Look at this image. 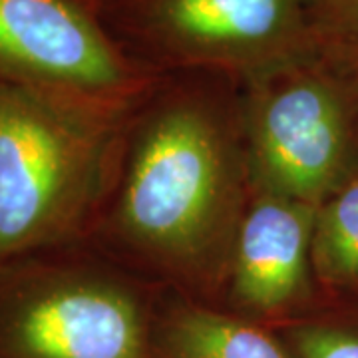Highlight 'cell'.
Masks as SVG:
<instances>
[{"mask_svg": "<svg viewBox=\"0 0 358 358\" xmlns=\"http://www.w3.org/2000/svg\"><path fill=\"white\" fill-rule=\"evenodd\" d=\"M253 189L241 84L164 74L126 117L86 245L162 291L219 305Z\"/></svg>", "mask_w": 358, "mask_h": 358, "instance_id": "obj_1", "label": "cell"}, {"mask_svg": "<svg viewBox=\"0 0 358 358\" xmlns=\"http://www.w3.org/2000/svg\"><path fill=\"white\" fill-rule=\"evenodd\" d=\"M128 114L0 82V265L88 241L110 195Z\"/></svg>", "mask_w": 358, "mask_h": 358, "instance_id": "obj_2", "label": "cell"}, {"mask_svg": "<svg viewBox=\"0 0 358 358\" xmlns=\"http://www.w3.org/2000/svg\"><path fill=\"white\" fill-rule=\"evenodd\" d=\"M164 291L86 243L0 265V358H155Z\"/></svg>", "mask_w": 358, "mask_h": 358, "instance_id": "obj_3", "label": "cell"}, {"mask_svg": "<svg viewBox=\"0 0 358 358\" xmlns=\"http://www.w3.org/2000/svg\"><path fill=\"white\" fill-rule=\"evenodd\" d=\"M103 22L145 70L247 84L319 54L315 0H100Z\"/></svg>", "mask_w": 358, "mask_h": 358, "instance_id": "obj_4", "label": "cell"}, {"mask_svg": "<svg viewBox=\"0 0 358 358\" xmlns=\"http://www.w3.org/2000/svg\"><path fill=\"white\" fill-rule=\"evenodd\" d=\"M241 88L253 185L319 207L358 167V72L315 54Z\"/></svg>", "mask_w": 358, "mask_h": 358, "instance_id": "obj_5", "label": "cell"}, {"mask_svg": "<svg viewBox=\"0 0 358 358\" xmlns=\"http://www.w3.org/2000/svg\"><path fill=\"white\" fill-rule=\"evenodd\" d=\"M157 78L120 46L100 0H0V82L126 115Z\"/></svg>", "mask_w": 358, "mask_h": 358, "instance_id": "obj_6", "label": "cell"}, {"mask_svg": "<svg viewBox=\"0 0 358 358\" xmlns=\"http://www.w3.org/2000/svg\"><path fill=\"white\" fill-rule=\"evenodd\" d=\"M317 205L253 189L231 249L219 307L281 327L322 307L313 271Z\"/></svg>", "mask_w": 358, "mask_h": 358, "instance_id": "obj_7", "label": "cell"}, {"mask_svg": "<svg viewBox=\"0 0 358 358\" xmlns=\"http://www.w3.org/2000/svg\"><path fill=\"white\" fill-rule=\"evenodd\" d=\"M155 358H296L273 327L227 308L164 291Z\"/></svg>", "mask_w": 358, "mask_h": 358, "instance_id": "obj_8", "label": "cell"}, {"mask_svg": "<svg viewBox=\"0 0 358 358\" xmlns=\"http://www.w3.org/2000/svg\"><path fill=\"white\" fill-rule=\"evenodd\" d=\"M313 271L324 305L358 294V167L317 207Z\"/></svg>", "mask_w": 358, "mask_h": 358, "instance_id": "obj_9", "label": "cell"}, {"mask_svg": "<svg viewBox=\"0 0 358 358\" xmlns=\"http://www.w3.org/2000/svg\"><path fill=\"white\" fill-rule=\"evenodd\" d=\"M296 358H358V320L327 305L275 329Z\"/></svg>", "mask_w": 358, "mask_h": 358, "instance_id": "obj_10", "label": "cell"}, {"mask_svg": "<svg viewBox=\"0 0 358 358\" xmlns=\"http://www.w3.org/2000/svg\"><path fill=\"white\" fill-rule=\"evenodd\" d=\"M319 54L358 72V0H315Z\"/></svg>", "mask_w": 358, "mask_h": 358, "instance_id": "obj_11", "label": "cell"}]
</instances>
